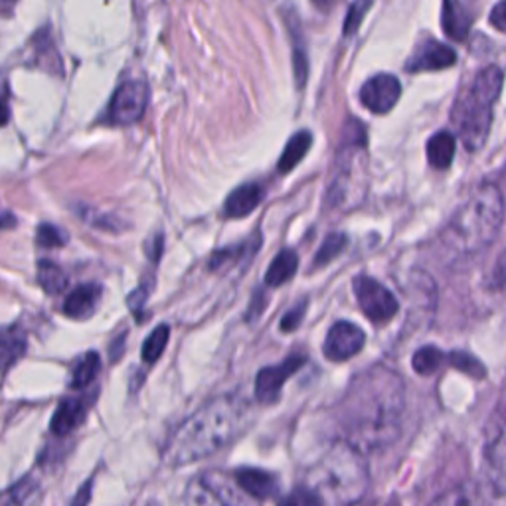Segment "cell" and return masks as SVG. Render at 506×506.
<instances>
[{
	"mask_svg": "<svg viewBox=\"0 0 506 506\" xmlns=\"http://www.w3.org/2000/svg\"><path fill=\"white\" fill-rule=\"evenodd\" d=\"M502 89V70L488 65L471 83L453 107L451 119L467 150H479L487 142L493 123V105Z\"/></svg>",
	"mask_w": 506,
	"mask_h": 506,
	"instance_id": "obj_5",
	"label": "cell"
},
{
	"mask_svg": "<svg viewBox=\"0 0 506 506\" xmlns=\"http://www.w3.org/2000/svg\"><path fill=\"white\" fill-rule=\"evenodd\" d=\"M504 8H506V3H504V0H501V3L494 6V11L491 12V22L494 24L496 30H501V32L506 30V14H504Z\"/></svg>",
	"mask_w": 506,
	"mask_h": 506,
	"instance_id": "obj_33",
	"label": "cell"
},
{
	"mask_svg": "<svg viewBox=\"0 0 506 506\" xmlns=\"http://www.w3.org/2000/svg\"><path fill=\"white\" fill-rule=\"evenodd\" d=\"M455 157V137L451 133L447 131H440L435 133L432 139L427 142V158L429 165L433 168H447L451 165V160Z\"/></svg>",
	"mask_w": 506,
	"mask_h": 506,
	"instance_id": "obj_22",
	"label": "cell"
},
{
	"mask_svg": "<svg viewBox=\"0 0 506 506\" xmlns=\"http://www.w3.org/2000/svg\"><path fill=\"white\" fill-rule=\"evenodd\" d=\"M297 267H299L297 253L291 249H283L280 256L273 259V264L269 265L267 273H265V285L281 287L283 283L289 281L295 273H297Z\"/></svg>",
	"mask_w": 506,
	"mask_h": 506,
	"instance_id": "obj_21",
	"label": "cell"
},
{
	"mask_svg": "<svg viewBox=\"0 0 506 506\" xmlns=\"http://www.w3.org/2000/svg\"><path fill=\"white\" fill-rule=\"evenodd\" d=\"M315 3H318V4H323V3H326V0H315Z\"/></svg>",
	"mask_w": 506,
	"mask_h": 506,
	"instance_id": "obj_38",
	"label": "cell"
},
{
	"mask_svg": "<svg viewBox=\"0 0 506 506\" xmlns=\"http://www.w3.org/2000/svg\"><path fill=\"white\" fill-rule=\"evenodd\" d=\"M187 506H259V501L224 471H204L190 480Z\"/></svg>",
	"mask_w": 506,
	"mask_h": 506,
	"instance_id": "obj_6",
	"label": "cell"
},
{
	"mask_svg": "<svg viewBox=\"0 0 506 506\" xmlns=\"http://www.w3.org/2000/svg\"><path fill=\"white\" fill-rule=\"evenodd\" d=\"M349 238L344 234H331L326 235V240L323 242V246L317 251L315 256V267H325L331 264L333 259H336L347 248Z\"/></svg>",
	"mask_w": 506,
	"mask_h": 506,
	"instance_id": "obj_27",
	"label": "cell"
},
{
	"mask_svg": "<svg viewBox=\"0 0 506 506\" xmlns=\"http://www.w3.org/2000/svg\"><path fill=\"white\" fill-rule=\"evenodd\" d=\"M402 96L400 80L394 78L390 73H380L374 75L372 80H368L360 89V101L362 105L376 115H384L398 104Z\"/></svg>",
	"mask_w": 506,
	"mask_h": 506,
	"instance_id": "obj_11",
	"label": "cell"
},
{
	"mask_svg": "<svg viewBox=\"0 0 506 506\" xmlns=\"http://www.w3.org/2000/svg\"><path fill=\"white\" fill-rule=\"evenodd\" d=\"M248 421L246 403L232 395L208 402L174 429L165 445V461L171 467L214 455L238 437Z\"/></svg>",
	"mask_w": 506,
	"mask_h": 506,
	"instance_id": "obj_2",
	"label": "cell"
},
{
	"mask_svg": "<svg viewBox=\"0 0 506 506\" xmlns=\"http://www.w3.org/2000/svg\"><path fill=\"white\" fill-rule=\"evenodd\" d=\"M443 360H445V354L440 349L424 347V349H419L416 354H413L411 366H413V370H416L418 374L429 376V374H435L437 370L441 368Z\"/></svg>",
	"mask_w": 506,
	"mask_h": 506,
	"instance_id": "obj_25",
	"label": "cell"
},
{
	"mask_svg": "<svg viewBox=\"0 0 506 506\" xmlns=\"http://www.w3.org/2000/svg\"><path fill=\"white\" fill-rule=\"evenodd\" d=\"M352 506H400V502L395 499H387V501H372V502H356Z\"/></svg>",
	"mask_w": 506,
	"mask_h": 506,
	"instance_id": "obj_34",
	"label": "cell"
},
{
	"mask_svg": "<svg viewBox=\"0 0 506 506\" xmlns=\"http://www.w3.org/2000/svg\"><path fill=\"white\" fill-rule=\"evenodd\" d=\"M101 368V358L97 352H88L78 360V364L73 366L72 372V387L75 390H81V387H88L99 374Z\"/></svg>",
	"mask_w": 506,
	"mask_h": 506,
	"instance_id": "obj_24",
	"label": "cell"
},
{
	"mask_svg": "<svg viewBox=\"0 0 506 506\" xmlns=\"http://www.w3.org/2000/svg\"><path fill=\"white\" fill-rule=\"evenodd\" d=\"M354 295H356L362 313L376 325L390 323L400 309L390 289H386L382 283L368 275H358L354 280Z\"/></svg>",
	"mask_w": 506,
	"mask_h": 506,
	"instance_id": "obj_7",
	"label": "cell"
},
{
	"mask_svg": "<svg viewBox=\"0 0 506 506\" xmlns=\"http://www.w3.org/2000/svg\"><path fill=\"white\" fill-rule=\"evenodd\" d=\"M504 218L502 194L494 184L480 187L443 232V242L459 253H477L491 246Z\"/></svg>",
	"mask_w": 506,
	"mask_h": 506,
	"instance_id": "obj_4",
	"label": "cell"
},
{
	"mask_svg": "<svg viewBox=\"0 0 506 506\" xmlns=\"http://www.w3.org/2000/svg\"><path fill=\"white\" fill-rule=\"evenodd\" d=\"M310 142H313V137H310L309 131H301L297 134H293L287 142V147L283 150V155L280 158V165H277V171L281 174L291 172L295 166H297L305 155L309 153L310 149Z\"/></svg>",
	"mask_w": 506,
	"mask_h": 506,
	"instance_id": "obj_20",
	"label": "cell"
},
{
	"mask_svg": "<svg viewBox=\"0 0 506 506\" xmlns=\"http://www.w3.org/2000/svg\"><path fill=\"white\" fill-rule=\"evenodd\" d=\"M370 475L364 453L347 441L334 443L307 475V487L313 488L325 506H352L364 499Z\"/></svg>",
	"mask_w": 506,
	"mask_h": 506,
	"instance_id": "obj_3",
	"label": "cell"
},
{
	"mask_svg": "<svg viewBox=\"0 0 506 506\" xmlns=\"http://www.w3.org/2000/svg\"><path fill=\"white\" fill-rule=\"evenodd\" d=\"M305 362L307 358L303 356V354H293V356L281 362V364L261 370L256 380V398L264 403L277 402L287 380H289L295 372H299Z\"/></svg>",
	"mask_w": 506,
	"mask_h": 506,
	"instance_id": "obj_10",
	"label": "cell"
},
{
	"mask_svg": "<svg viewBox=\"0 0 506 506\" xmlns=\"http://www.w3.org/2000/svg\"><path fill=\"white\" fill-rule=\"evenodd\" d=\"M86 413H88L86 400L67 398L58 406L52 418V424H50V429H52L54 435L60 437L72 433L73 429L80 427L81 421L86 419Z\"/></svg>",
	"mask_w": 506,
	"mask_h": 506,
	"instance_id": "obj_17",
	"label": "cell"
},
{
	"mask_svg": "<svg viewBox=\"0 0 506 506\" xmlns=\"http://www.w3.org/2000/svg\"><path fill=\"white\" fill-rule=\"evenodd\" d=\"M429 506H491V501H488V493L483 485L467 480V483L451 487Z\"/></svg>",
	"mask_w": 506,
	"mask_h": 506,
	"instance_id": "obj_15",
	"label": "cell"
},
{
	"mask_svg": "<svg viewBox=\"0 0 506 506\" xmlns=\"http://www.w3.org/2000/svg\"><path fill=\"white\" fill-rule=\"evenodd\" d=\"M449 362L453 368H457L459 372H465L473 378H485V366L480 362L465 352H453L449 356Z\"/></svg>",
	"mask_w": 506,
	"mask_h": 506,
	"instance_id": "obj_30",
	"label": "cell"
},
{
	"mask_svg": "<svg viewBox=\"0 0 506 506\" xmlns=\"http://www.w3.org/2000/svg\"><path fill=\"white\" fill-rule=\"evenodd\" d=\"M441 24L447 36L453 40H465L471 28V14L459 0H445Z\"/></svg>",
	"mask_w": 506,
	"mask_h": 506,
	"instance_id": "obj_18",
	"label": "cell"
},
{
	"mask_svg": "<svg viewBox=\"0 0 506 506\" xmlns=\"http://www.w3.org/2000/svg\"><path fill=\"white\" fill-rule=\"evenodd\" d=\"M277 506H325V502L318 499V494L313 491V488L299 487L291 491L289 494H285L283 499L277 502Z\"/></svg>",
	"mask_w": 506,
	"mask_h": 506,
	"instance_id": "obj_29",
	"label": "cell"
},
{
	"mask_svg": "<svg viewBox=\"0 0 506 506\" xmlns=\"http://www.w3.org/2000/svg\"><path fill=\"white\" fill-rule=\"evenodd\" d=\"M370 6H372V0H354L347 12V19H344L342 27L344 36H354V34L358 32L362 20H364V14L370 11Z\"/></svg>",
	"mask_w": 506,
	"mask_h": 506,
	"instance_id": "obj_28",
	"label": "cell"
},
{
	"mask_svg": "<svg viewBox=\"0 0 506 506\" xmlns=\"http://www.w3.org/2000/svg\"><path fill=\"white\" fill-rule=\"evenodd\" d=\"M36 242L42 248H62L67 243V235L62 232L60 227H56L52 224H42L38 227Z\"/></svg>",
	"mask_w": 506,
	"mask_h": 506,
	"instance_id": "obj_31",
	"label": "cell"
},
{
	"mask_svg": "<svg viewBox=\"0 0 506 506\" xmlns=\"http://www.w3.org/2000/svg\"><path fill=\"white\" fill-rule=\"evenodd\" d=\"M366 334L360 326L354 323H347V320H339V323L331 326V331L326 333V339L323 344L325 356L334 362H344L364 349Z\"/></svg>",
	"mask_w": 506,
	"mask_h": 506,
	"instance_id": "obj_9",
	"label": "cell"
},
{
	"mask_svg": "<svg viewBox=\"0 0 506 506\" xmlns=\"http://www.w3.org/2000/svg\"><path fill=\"white\" fill-rule=\"evenodd\" d=\"M6 121H8V109L3 101H0V126L6 125Z\"/></svg>",
	"mask_w": 506,
	"mask_h": 506,
	"instance_id": "obj_35",
	"label": "cell"
},
{
	"mask_svg": "<svg viewBox=\"0 0 506 506\" xmlns=\"http://www.w3.org/2000/svg\"><path fill=\"white\" fill-rule=\"evenodd\" d=\"M235 483H238L243 491H246L249 496L257 501L269 499L277 493L280 488V483H277V477L267 473L264 469H256V467H243L235 471Z\"/></svg>",
	"mask_w": 506,
	"mask_h": 506,
	"instance_id": "obj_14",
	"label": "cell"
},
{
	"mask_svg": "<svg viewBox=\"0 0 506 506\" xmlns=\"http://www.w3.org/2000/svg\"><path fill=\"white\" fill-rule=\"evenodd\" d=\"M264 196L265 190L264 187H259V184L256 182L242 184V187L235 188L230 196H227L224 214L227 218H246L261 204Z\"/></svg>",
	"mask_w": 506,
	"mask_h": 506,
	"instance_id": "obj_16",
	"label": "cell"
},
{
	"mask_svg": "<svg viewBox=\"0 0 506 506\" xmlns=\"http://www.w3.org/2000/svg\"><path fill=\"white\" fill-rule=\"evenodd\" d=\"M457 60V54L449 46L440 44L435 40H427L424 46H419L416 56L410 58L406 65L408 72H435L443 67H451Z\"/></svg>",
	"mask_w": 506,
	"mask_h": 506,
	"instance_id": "obj_12",
	"label": "cell"
},
{
	"mask_svg": "<svg viewBox=\"0 0 506 506\" xmlns=\"http://www.w3.org/2000/svg\"><path fill=\"white\" fill-rule=\"evenodd\" d=\"M305 310H307V301H303V303H299L297 307H293L289 313L281 318V331L293 333L295 328H299L303 317H305Z\"/></svg>",
	"mask_w": 506,
	"mask_h": 506,
	"instance_id": "obj_32",
	"label": "cell"
},
{
	"mask_svg": "<svg viewBox=\"0 0 506 506\" xmlns=\"http://www.w3.org/2000/svg\"><path fill=\"white\" fill-rule=\"evenodd\" d=\"M16 0H0V6H8V4H14Z\"/></svg>",
	"mask_w": 506,
	"mask_h": 506,
	"instance_id": "obj_37",
	"label": "cell"
},
{
	"mask_svg": "<svg viewBox=\"0 0 506 506\" xmlns=\"http://www.w3.org/2000/svg\"><path fill=\"white\" fill-rule=\"evenodd\" d=\"M406 410V384L386 366H372L350 380L339 403L342 441L360 453L392 445L402 432Z\"/></svg>",
	"mask_w": 506,
	"mask_h": 506,
	"instance_id": "obj_1",
	"label": "cell"
},
{
	"mask_svg": "<svg viewBox=\"0 0 506 506\" xmlns=\"http://www.w3.org/2000/svg\"><path fill=\"white\" fill-rule=\"evenodd\" d=\"M27 352V334L20 326L0 328V368L12 366Z\"/></svg>",
	"mask_w": 506,
	"mask_h": 506,
	"instance_id": "obj_19",
	"label": "cell"
},
{
	"mask_svg": "<svg viewBox=\"0 0 506 506\" xmlns=\"http://www.w3.org/2000/svg\"><path fill=\"white\" fill-rule=\"evenodd\" d=\"M168 336H171V328H168L166 325L157 326L155 331L147 336L145 344H142V350H141L142 360L149 362V364L157 362L160 358V354H163L166 349Z\"/></svg>",
	"mask_w": 506,
	"mask_h": 506,
	"instance_id": "obj_26",
	"label": "cell"
},
{
	"mask_svg": "<svg viewBox=\"0 0 506 506\" xmlns=\"http://www.w3.org/2000/svg\"><path fill=\"white\" fill-rule=\"evenodd\" d=\"M38 283L48 295H60L67 287V277L54 261L42 259L38 264Z\"/></svg>",
	"mask_w": 506,
	"mask_h": 506,
	"instance_id": "obj_23",
	"label": "cell"
},
{
	"mask_svg": "<svg viewBox=\"0 0 506 506\" xmlns=\"http://www.w3.org/2000/svg\"><path fill=\"white\" fill-rule=\"evenodd\" d=\"M149 86L141 80H131L117 88L115 96L109 104V121L113 125L137 123L149 104Z\"/></svg>",
	"mask_w": 506,
	"mask_h": 506,
	"instance_id": "obj_8",
	"label": "cell"
},
{
	"mask_svg": "<svg viewBox=\"0 0 506 506\" xmlns=\"http://www.w3.org/2000/svg\"><path fill=\"white\" fill-rule=\"evenodd\" d=\"M101 301V287L96 283L80 285L67 295L64 301V315L75 318V320H86L96 313Z\"/></svg>",
	"mask_w": 506,
	"mask_h": 506,
	"instance_id": "obj_13",
	"label": "cell"
},
{
	"mask_svg": "<svg viewBox=\"0 0 506 506\" xmlns=\"http://www.w3.org/2000/svg\"><path fill=\"white\" fill-rule=\"evenodd\" d=\"M6 224H8V226H14V218H12L11 214H6V216L0 218V227H6Z\"/></svg>",
	"mask_w": 506,
	"mask_h": 506,
	"instance_id": "obj_36",
	"label": "cell"
}]
</instances>
